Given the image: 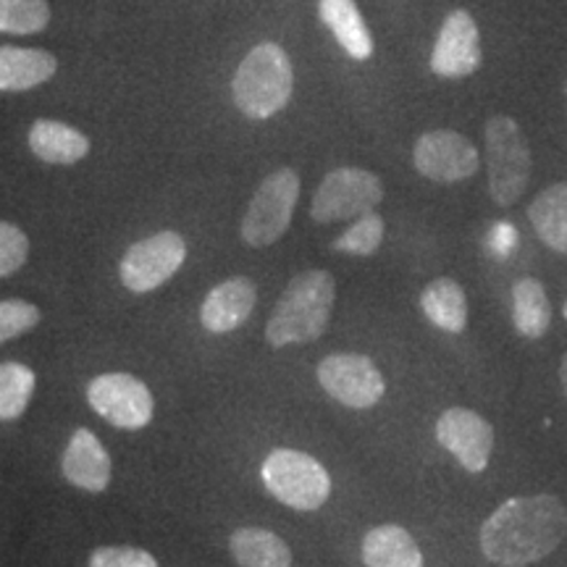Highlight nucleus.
<instances>
[{
	"mask_svg": "<svg viewBox=\"0 0 567 567\" xmlns=\"http://www.w3.org/2000/svg\"><path fill=\"white\" fill-rule=\"evenodd\" d=\"M292 61L276 42L255 45L245 55V61L239 63L231 82L234 103L247 118H255V122H264V118H271L284 111V105L292 101Z\"/></svg>",
	"mask_w": 567,
	"mask_h": 567,
	"instance_id": "7ed1b4c3",
	"label": "nucleus"
},
{
	"mask_svg": "<svg viewBox=\"0 0 567 567\" xmlns=\"http://www.w3.org/2000/svg\"><path fill=\"white\" fill-rule=\"evenodd\" d=\"M337 284L329 271L297 274L287 284L266 323L268 344L281 350L289 344H310L329 329Z\"/></svg>",
	"mask_w": 567,
	"mask_h": 567,
	"instance_id": "f03ea898",
	"label": "nucleus"
},
{
	"mask_svg": "<svg viewBox=\"0 0 567 567\" xmlns=\"http://www.w3.org/2000/svg\"><path fill=\"white\" fill-rule=\"evenodd\" d=\"M229 551L239 567H292V549L266 528H237L229 538Z\"/></svg>",
	"mask_w": 567,
	"mask_h": 567,
	"instance_id": "412c9836",
	"label": "nucleus"
},
{
	"mask_svg": "<svg viewBox=\"0 0 567 567\" xmlns=\"http://www.w3.org/2000/svg\"><path fill=\"white\" fill-rule=\"evenodd\" d=\"M559 384H563V392L567 396V352H565L563 363H559Z\"/></svg>",
	"mask_w": 567,
	"mask_h": 567,
	"instance_id": "c756f323",
	"label": "nucleus"
},
{
	"mask_svg": "<svg viewBox=\"0 0 567 567\" xmlns=\"http://www.w3.org/2000/svg\"><path fill=\"white\" fill-rule=\"evenodd\" d=\"M30 258V239L17 224H0V279H9Z\"/></svg>",
	"mask_w": 567,
	"mask_h": 567,
	"instance_id": "cd10ccee",
	"label": "nucleus"
},
{
	"mask_svg": "<svg viewBox=\"0 0 567 567\" xmlns=\"http://www.w3.org/2000/svg\"><path fill=\"white\" fill-rule=\"evenodd\" d=\"M38 323L40 310L32 302L17 300V297L0 302V342H13V339L32 331Z\"/></svg>",
	"mask_w": 567,
	"mask_h": 567,
	"instance_id": "bb28decb",
	"label": "nucleus"
},
{
	"mask_svg": "<svg viewBox=\"0 0 567 567\" xmlns=\"http://www.w3.org/2000/svg\"><path fill=\"white\" fill-rule=\"evenodd\" d=\"M421 310L436 329L446 334H463L467 326V297L455 279H434L425 284L421 295Z\"/></svg>",
	"mask_w": 567,
	"mask_h": 567,
	"instance_id": "aec40b11",
	"label": "nucleus"
},
{
	"mask_svg": "<svg viewBox=\"0 0 567 567\" xmlns=\"http://www.w3.org/2000/svg\"><path fill=\"white\" fill-rule=\"evenodd\" d=\"M187 245L179 231H158L134 243L118 264L122 284L134 295L153 292L184 266Z\"/></svg>",
	"mask_w": 567,
	"mask_h": 567,
	"instance_id": "6e6552de",
	"label": "nucleus"
},
{
	"mask_svg": "<svg viewBox=\"0 0 567 567\" xmlns=\"http://www.w3.org/2000/svg\"><path fill=\"white\" fill-rule=\"evenodd\" d=\"M87 402L105 423L122 431L145 429L155 413L151 389L130 373L95 375L87 386Z\"/></svg>",
	"mask_w": 567,
	"mask_h": 567,
	"instance_id": "1a4fd4ad",
	"label": "nucleus"
},
{
	"mask_svg": "<svg viewBox=\"0 0 567 567\" xmlns=\"http://www.w3.org/2000/svg\"><path fill=\"white\" fill-rule=\"evenodd\" d=\"M567 534V507L555 494L513 496L481 526V551L488 563L526 567L549 557Z\"/></svg>",
	"mask_w": 567,
	"mask_h": 567,
	"instance_id": "f257e3e1",
	"label": "nucleus"
},
{
	"mask_svg": "<svg viewBox=\"0 0 567 567\" xmlns=\"http://www.w3.org/2000/svg\"><path fill=\"white\" fill-rule=\"evenodd\" d=\"M415 172L439 184L471 179L478 172L481 158L476 145L455 130H434L417 137L413 147Z\"/></svg>",
	"mask_w": 567,
	"mask_h": 567,
	"instance_id": "9b49d317",
	"label": "nucleus"
},
{
	"mask_svg": "<svg viewBox=\"0 0 567 567\" xmlns=\"http://www.w3.org/2000/svg\"><path fill=\"white\" fill-rule=\"evenodd\" d=\"M258 287L247 276H231L213 287L200 305V323L210 334H229L252 316Z\"/></svg>",
	"mask_w": 567,
	"mask_h": 567,
	"instance_id": "2eb2a0df",
	"label": "nucleus"
},
{
	"mask_svg": "<svg viewBox=\"0 0 567 567\" xmlns=\"http://www.w3.org/2000/svg\"><path fill=\"white\" fill-rule=\"evenodd\" d=\"M51 21L48 0H0V32L38 34Z\"/></svg>",
	"mask_w": 567,
	"mask_h": 567,
	"instance_id": "393cba45",
	"label": "nucleus"
},
{
	"mask_svg": "<svg viewBox=\"0 0 567 567\" xmlns=\"http://www.w3.org/2000/svg\"><path fill=\"white\" fill-rule=\"evenodd\" d=\"M513 326L523 339H542L551 326V302L544 284L526 276L513 287Z\"/></svg>",
	"mask_w": 567,
	"mask_h": 567,
	"instance_id": "5701e85b",
	"label": "nucleus"
},
{
	"mask_svg": "<svg viewBox=\"0 0 567 567\" xmlns=\"http://www.w3.org/2000/svg\"><path fill=\"white\" fill-rule=\"evenodd\" d=\"M34 394V371L17 360L0 363V421L11 423L24 415Z\"/></svg>",
	"mask_w": 567,
	"mask_h": 567,
	"instance_id": "b1692460",
	"label": "nucleus"
},
{
	"mask_svg": "<svg viewBox=\"0 0 567 567\" xmlns=\"http://www.w3.org/2000/svg\"><path fill=\"white\" fill-rule=\"evenodd\" d=\"M300 200V174L295 168H276L255 189L243 218V239L250 247H268L287 234Z\"/></svg>",
	"mask_w": 567,
	"mask_h": 567,
	"instance_id": "423d86ee",
	"label": "nucleus"
},
{
	"mask_svg": "<svg viewBox=\"0 0 567 567\" xmlns=\"http://www.w3.org/2000/svg\"><path fill=\"white\" fill-rule=\"evenodd\" d=\"M87 567H158V559L140 547H97Z\"/></svg>",
	"mask_w": 567,
	"mask_h": 567,
	"instance_id": "c85d7f7f",
	"label": "nucleus"
},
{
	"mask_svg": "<svg viewBox=\"0 0 567 567\" xmlns=\"http://www.w3.org/2000/svg\"><path fill=\"white\" fill-rule=\"evenodd\" d=\"M384 200V184L368 168H334L318 184L310 200V218L316 224L350 221L371 213Z\"/></svg>",
	"mask_w": 567,
	"mask_h": 567,
	"instance_id": "0eeeda50",
	"label": "nucleus"
},
{
	"mask_svg": "<svg viewBox=\"0 0 567 567\" xmlns=\"http://www.w3.org/2000/svg\"><path fill=\"white\" fill-rule=\"evenodd\" d=\"M260 478L274 499L300 513H316L331 496L329 471L313 455L289 446H279L264 460Z\"/></svg>",
	"mask_w": 567,
	"mask_h": 567,
	"instance_id": "39448f33",
	"label": "nucleus"
},
{
	"mask_svg": "<svg viewBox=\"0 0 567 567\" xmlns=\"http://www.w3.org/2000/svg\"><path fill=\"white\" fill-rule=\"evenodd\" d=\"M59 71V61L53 53L42 48H0V90L3 92H27L40 87Z\"/></svg>",
	"mask_w": 567,
	"mask_h": 567,
	"instance_id": "f3484780",
	"label": "nucleus"
},
{
	"mask_svg": "<svg viewBox=\"0 0 567 567\" xmlns=\"http://www.w3.org/2000/svg\"><path fill=\"white\" fill-rule=\"evenodd\" d=\"M486 172L488 195L499 208H509L528 189L534 155L520 124L513 116H492L486 122Z\"/></svg>",
	"mask_w": 567,
	"mask_h": 567,
	"instance_id": "20e7f679",
	"label": "nucleus"
},
{
	"mask_svg": "<svg viewBox=\"0 0 567 567\" xmlns=\"http://www.w3.org/2000/svg\"><path fill=\"white\" fill-rule=\"evenodd\" d=\"M318 384L339 405L368 410L386 392V381L371 358L354 352H334L318 363Z\"/></svg>",
	"mask_w": 567,
	"mask_h": 567,
	"instance_id": "9d476101",
	"label": "nucleus"
},
{
	"mask_svg": "<svg viewBox=\"0 0 567 567\" xmlns=\"http://www.w3.org/2000/svg\"><path fill=\"white\" fill-rule=\"evenodd\" d=\"M481 32L476 19L465 9H455L444 19L436 45L431 51V71L444 80H463L481 69Z\"/></svg>",
	"mask_w": 567,
	"mask_h": 567,
	"instance_id": "ddd939ff",
	"label": "nucleus"
},
{
	"mask_svg": "<svg viewBox=\"0 0 567 567\" xmlns=\"http://www.w3.org/2000/svg\"><path fill=\"white\" fill-rule=\"evenodd\" d=\"M528 221L544 245L567 255V182L551 184L528 205Z\"/></svg>",
	"mask_w": 567,
	"mask_h": 567,
	"instance_id": "4be33fe9",
	"label": "nucleus"
},
{
	"mask_svg": "<svg viewBox=\"0 0 567 567\" xmlns=\"http://www.w3.org/2000/svg\"><path fill=\"white\" fill-rule=\"evenodd\" d=\"M386 224L379 213L371 210L365 216H360L350 229H347L342 237L334 239V250L358 255V258H371V255L379 250L381 243H384Z\"/></svg>",
	"mask_w": 567,
	"mask_h": 567,
	"instance_id": "a878e982",
	"label": "nucleus"
},
{
	"mask_svg": "<svg viewBox=\"0 0 567 567\" xmlns=\"http://www.w3.org/2000/svg\"><path fill=\"white\" fill-rule=\"evenodd\" d=\"M565 101H567V82H565Z\"/></svg>",
	"mask_w": 567,
	"mask_h": 567,
	"instance_id": "2f4dec72",
	"label": "nucleus"
},
{
	"mask_svg": "<svg viewBox=\"0 0 567 567\" xmlns=\"http://www.w3.org/2000/svg\"><path fill=\"white\" fill-rule=\"evenodd\" d=\"M363 563L368 567H423V551L410 536V530L392 526H375L363 536Z\"/></svg>",
	"mask_w": 567,
	"mask_h": 567,
	"instance_id": "6ab92c4d",
	"label": "nucleus"
},
{
	"mask_svg": "<svg viewBox=\"0 0 567 567\" xmlns=\"http://www.w3.org/2000/svg\"><path fill=\"white\" fill-rule=\"evenodd\" d=\"M30 151L51 166H74L90 153L87 134L55 118H38L27 134Z\"/></svg>",
	"mask_w": 567,
	"mask_h": 567,
	"instance_id": "dca6fc26",
	"label": "nucleus"
},
{
	"mask_svg": "<svg viewBox=\"0 0 567 567\" xmlns=\"http://www.w3.org/2000/svg\"><path fill=\"white\" fill-rule=\"evenodd\" d=\"M563 316H565V321H567V300H565V305H563Z\"/></svg>",
	"mask_w": 567,
	"mask_h": 567,
	"instance_id": "7c9ffc66",
	"label": "nucleus"
},
{
	"mask_svg": "<svg viewBox=\"0 0 567 567\" xmlns=\"http://www.w3.org/2000/svg\"><path fill=\"white\" fill-rule=\"evenodd\" d=\"M436 442L455 455L467 473H484L494 452V429L476 410L450 408L436 421Z\"/></svg>",
	"mask_w": 567,
	"mask_h": 567,
	"instance_id": "f8f14e48",
	"label": "nucleus"
},
{
	"mask_svg": "<svg viewBox=\"0 0 567 567\" xmlns=\"http://www.w3.org/2000/svg\"><path fill=\"white\" fill-rule=\"evenodd\" d=\"M318 17L331 34H334L342 51L354 61H368L373 55V34L368 30L363 13L354 0H318Z\"/></svg>",
	"mask_w": 567,
	"mask_h": 567,
	"instance_id": "a211bd4d",
	"label": "nucleus"
},
{
	"mask_svg": "<svg viewBox=\"0 0 567 567\" xmlns=\"http://www.w3.org/2000/svg\"><path fill=\"white\" fill-rule=\"evenodd\" d=\"M61 471L71 486L90 494H103L113 476L111 455L90 429H76L71 434L61 457Z\"/></svg>",
	"mask_w": 567,
	"mask_h": 567,
	"instance_id": "4468645a",
	"label": "nucleus"
}]
</instances>
